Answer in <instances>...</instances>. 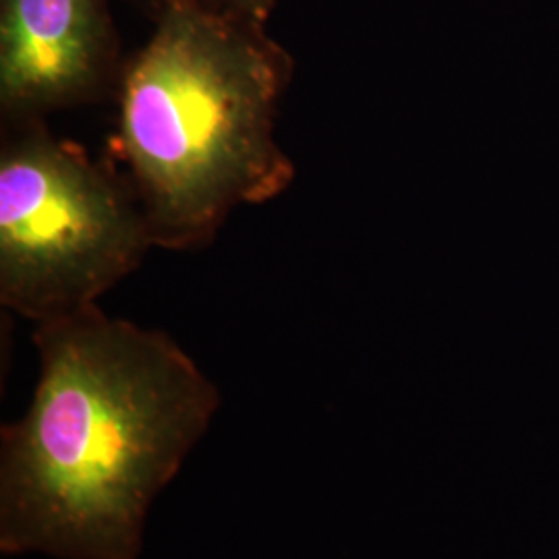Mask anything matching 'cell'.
Masks as SVG:
<instances>
[{
  "label": "cell",
  "mask_w": 559,
  "mask_h": 559,
  "mask_svg": "<svg viewBox=\"0 0 559 559\" xmlns=\"http://www.w3.org/2000/svg\"><path fill=\"white\" fill-rule=\"evenodd\" d=\"M34 344V396L0 431V551L140 559L221 392L177 340L98 305L38 323Z\"/></svg>",
  "instance_id": "cell-1"
},
{
  "label": "cell",
  "mask_w": 559,
  "mask_h": 559,
  "mask_svg": "<svg viewBox=\"0 0 559 559\" xmlns=\"http://www.w3.org/2000/svg\"><path fill=\"white\" fill-rule=\"evenodd\" d=\"M290 80L293 59L260 23L207 0H160L154 34L122 64L112 140L154 247H201L237 207L293 185L276 140Z\"/></svg>",
  "instance_id": "cell-2"
},
{
  "label": "cell",
  "mask_w": 559,
  "mask_h": 559,
  "mask_svg": "<svg viewBox=\"0 0 559 559\" xmlns=\"http://www.w3.org/2000/svg\"><path fill=\"white\" fill-rule=\"evenodd\" d=\"M154 247L119 170L44 120L15 122L0 152V302L34 321L98 305Z\"/></svg>",
  "instance_id": "cell-3"
},
{
  "label": "cell",
  "mask_w": 559,
  "mask_h": 559,
  "mask_svg": "<svg viewBox=\"0 0 559 559\" xmlns=\"http://www.w3.org/2000/svg\"><path fill=\"white\" fill-rule=\"evenodd\" d=\"M120 73L108 0H2L0 110L9 124L100 102Z\"/></svg>",
  "instance_id": "cell-4"
},
{
  "label": "cell",
  "mask_w": 559,
  "mask_h": 559,
  "mask_svg": "<svg viewBox=\"0 0 559 559\" xmlns=\"http://www.w3.org/2000/svg\"><path fill=\"white\" fill-rule=\"evenodd\" d=\"M207 2L260 25L267 23L276 7V0H207Z\"/></svg>",
  "instance_id": "cell-5"
}]
</instances>
